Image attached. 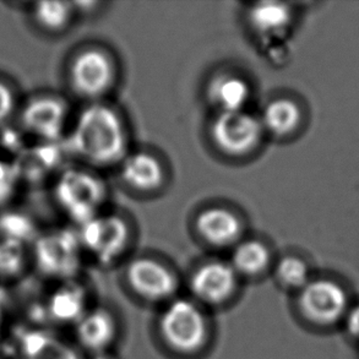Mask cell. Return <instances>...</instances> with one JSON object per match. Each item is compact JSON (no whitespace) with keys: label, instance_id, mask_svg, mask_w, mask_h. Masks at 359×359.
I'll use <instances>...</instances> for the list:
<instances>
[{"label":"cell","instance_id":"7c38bea8","mask_svg":"<svg viewBox=\"0 0 359 359\" xmlns=\"http://www.w3.org/2000/svg\"><path fill=\"white\" fill-rule=\"evenodd\" d=\"M200 236L217 247H224L238 238L242 224L231 211L221 208L206 210L196 221Z\"/></svg>","mask_w":359,"mask_h":359},{"label":"cell","instance_id":"30bf717a","mask_svg":"<svg viewBox=\"0 0 359 359\" xmlns=\"http://www.w3.org/2000/svg\"><path fill=\"white\" fill-rule=\"evenodd\" d=\"M131 288L149 301H162L172 296L177 288L175 275L160 262L137 259L128 269Z\"/></svg>","mask_w":359,"mask_h":359},{"label":"cell","instance_id":"484cf974","mask_svg":"<svg viewBox=\"0 0 359 359\" xmlns=\"http://www.w3.org/2000/svg\"><path fill=\"white\" fill-rule=\"evenodd\" d=\"M18 107V97L14 88L9 83L0 79V128L9 121L14 116Z\"/></svg>","mask_w":359,"mask_h":359},{"label":"cell","instance_id":"d4e9b609","mask_svg":"<svg viewBox=\"0 0 359 359\" xmlns=\"http://www.w3.org/2000/svg\"><path fill=\"white\" fill-rule=\"evenodd\" d=\"M20 183L19 172L14 161L0 157V208L13 200Z\"/></svg>","mask_w":359,"mask_h":359},{"label":"cell","instance_id":"8992f818","mask_svg":"<svg viewBox=\"0 0 359 359\" xmlns=\"http://www.w3.org/2000/svg\"><path fill=\"white\" fill-rule=\"evenodd\" d=\"M262 126L259 119L245 113H219L212 123L211 135L215 144L229 155H244L252 150L262 136Z\"/></svg>","mask_w":359,"mask_h":359},{"label":"cell","instance_id":"44dd1931","mask_svg":"<svg viewBox=\"0 0 359 359\" xmlns=\"http://www.w3.org/2000/svg\"><path fill=\"white\" fill-rule=\"evenodd\" d=\"M29 262L26 244L0 239V277L13 278L24 272Z\"/></svg>","mask_w":359,"mask_h":359},{"label":"cell","instance_id":"603a6c76","mask_svg":"<svg viewBox=\"0 0 359 359\" xmlns=\"http://www.w3.org/2000/svg\"><path fill=\"white\" fill-rule=\"evenodd\" d=\"M276 276L283 286L303 288L308 283V267L297 257H286L277 264Z\"/></svg>","mask_w":359,"mask_h":359},{"label":"cell","instance_id":"52a82bcc","mask_svg":"<svg viewBox=\"0 0 359 359\" xmlns=\"http://www.w3.org/2000/svg\"><path fill=\"white\" fill-rule=\"evenodd\" d=\"M81 226L78 234L81 247L103 262L114 260L129 239L126 222L118 216L98 215Z\"/></svg>","mask_w":359,"mask_h":359},{"label":"cell","instance_id":"4316f807","mask_svg":"<svg viewBox=\"0 0 359 359\" xmlns=\"http://www.w3.org/2000/svg\"><path fill=\"white\" fill-rule=\"evenodd\" d=\"M348 330L351 335L359 339V306H357L348 316Z\"/></svg>","mask_w":359,"mask_h":359},{"label":"cell","instance_id":"9a60e30c","mask_svg":"<svg viewBox=\"0 0 359 359\" xmlns=\"http://www.w3.org/2000/svg\"><path fill=\"white\" fill-rule=\"evenodd\" d=\"M123 180L134 189H156L162 183L163 170L157 158L149 154L139 152L128 156L121 167Z\"/></svg>","mask_w":359,"mask_h":359},{"label":"cell","instance_id":"277c9868","mask_svg":"<svg viewBox=\"0 0 359 359\" xmlns=\"http://www.w3.org/2000/svg\"><path fill=\"white\" fill-rule=\"evenodd\" d=\"M68 119V106L53 95H39L29 100L20 113L25 134L41 142H58Z\"/></svg>","mask_w":359,"mask_h":359},{"label":"cell","instance_id":"ba28073f","mask_svg":"<svg viewBox=\"0 0 359 359\" xmlns=\"http://www.w3.org/2000/svg\"><path fill=\"white\" fill-rule=\"evenodd\" d=\"M81 248L78 234L57 231L44 234L36 242L34 257L50 276H67L78 269Z\"/></svg>","mask_w":359,"mask_h":359},{"label":"cell","instance_id":"83f0119b","mask_svg":"<svg viewBox=\"0 0 359 359\" xmlns=\"http://www.w3.org/2000/svg\"><path fill=\"white\" fill-rule=\"evenodd\" d=\"M93 359H113L112 357H109V355H104V353H97V355L93 357Z\"/></svg>","mask_w":359,"mask_h":359},{"label":"cell","instance_id":"e0dca14e","mask_svg":"<svg viewBox=\"0 0 359 359\" xmlns=\"http://www.w3.org/2000/svg\"><path fill=\"white\" fill-rule=\"evenodd\" d=\"M291 9L283 3H257L249 10V22L252 29L267 37L281 34L291 24Z\"/></svg>","mask_w":359,"mask_h":359},{"label":"cell","instance_id":"cb8c5ba5","mask_svg":"<svg viewBox=\"0 0 359 359\" xmlns=\"http://www.w3.org/2000/svg\"><path fill=\"white\" fill-rule=\"evenodd\" d=\"M83 294L80 288L75 286L62 288L54 297V308L59 318L74 319L85 314L83 311Z\"/></svg>","mask_w":359,"mask_h":359},{"label":"cell","instance_id":"4fadbf2b","mask_svg":"<svg viewBox=\"0 0 359 359\" xmlns=\"http://www.w3.org/2000/svg\"><path fill=\"white\" fill-rule=\"evenodd\" d=\"M116 335L112 316L103 309L85 313L78 323L80 342L88 350L102 353Z\"/></svg>","mask_w":359,"mask_h":359},{"label":"cell","instance_id":"9c48e42d","mask_svg":"<svg viewBox=\"0 0 359 359\" xmlns=\"http://www.w3.org/2000/svg\"><path fill=\"white\" fill-rule=\"evenodd\" d=\"M112 62L98 49H86L74 58L70 65V83L85 97H96L112 85Z\"/></svg>","mask_w":359,"mask_h":359},{"label":"cell","instance_id":"7402d4cb","mask_svg":"<svg viewBox=\"0 0 359 359\" xmlns=\"http://www.w3.org/2000/svg\"><path fill=\"white\" fill-rule=\"evenodd\" d=\"M36 234L34 221L21 212H6L0 217V237L14 242H31Z\"/></svg>","mask_w":359,"mask_h":359},{"label":"cell","instance_id":"3957f363","mask_svg":"<svg viewBox=\"0 0 359 359\" xmlns=\"http://www.w3.org/2000/svg\"><path fill=\"white\" fill-rule=\"evenodd\" d=\"M162 337L175 351L194 353L204 346L208 337V323L204 313L193 302H172L161 316Z\"/></svg>","mask_w":359,"mask_h":359},{"label":"cell","instance_id":"ac0fdd59","mask_svg":"<svg viewBox=\"0 0 359 359\" xmlns=\"http://www.w3.org/2000/svg\"><path fill=\"white\" fill-rule=\"evenodd\" d=\"M301 121V111L296 103L286 98L273 100L264 108L262 129L276 136L290 135Z\"/></svg>","mask_w":359,"mask_h":359},{"label":"cell","instance_id":"7a4b0ae2","mask_svg":"<svg viewBox=\"0 0 359 359\" xmlns=\"http://www.w3.org/2000/svg\"><path fill=\"white\" fill-rule=\"evenodd\" d=\"M54 198L70 219L83 224L100 215L106 200V188L97 175L73 168L64 170L59 177Z\"/></svg>","mask_w":359,"mask_h":359},{"label":"cell","instance_id":"5b68a950","mask_svg":"<svg viewBox=\"0 0 359 359\" xmlns=\"http://www.w3.org/2000/svg\"><path fill=\"white\" fill-rule=\"evenodd\" d=\"M299 308L303 316L316 325H332L345 314L347 296L336 282L316 280L302 288Z\"/></svg>","mask_w":359,"mask_h":359},{"label":"cell","instance_id":"d6986e66","mask_svg":"<svg viewBox=\"0 0 359 359\" xmlns=\"http://www.w3.org/2000/svg\"><path fill=\"white\" fill-rule=\"evenodd\" d=\"M73 13V4L68 1H39L32 9V20L44 32L59 34L68 27Z\"/></svg>","mask_w":359,"mask_h":359},{"label":"cell","instance_id":"8fae6325","mask_svg":"<svg viewBox=\"0 0 359 359\" xmlns=\"http://www.w3.org/2000/svg\"><path fill=\"white\" fill-rule=\"evenodd\" d=\"M190 286L200 301L219 304L227 301L236 290L237 272L226 262H208L196 270Z\"/></svg>","mask_w":359,"mask_h":359},{"label":"cell","instance_id":"2e32d148","mask_svg":"<svg viewBox=\"0 0 359 359\" xmlns=\"http://www.w3.org/2000/svg\"><path fill=\"white\" fill-rule=\"evenodd\" d=\"M248 83L234 75H221L211 81L209 98L221 113L238 112L249 100Z\"/></svg>","mask_w":359,"mask_h":359},{"label":"cell","instance_id":"6da1fadb","mask_svg":"<svg viewBox=\"0 0 359 359\" xmlns=\"http://www.w3.org/2000/svg\"><path fill=\"white\" fill-rule=\"evenodd\" d=\"M67 147L91 163L109 165L124 157L126 131L117 113L93 104L79 116Z\"/></svg>","mask_w":359,"mask_h":359},{"label":"cell","instance_id":"5bb4252c","mask_svg":"<svg viewBox=\"0 0 359 359\" xmlns=\"http://www.w3.org/2000/svg\"><path fill=\"white\" fill-rule=\"evenodd\" d=\"M58 142H42L31 150H24L20 154V158L14 161L19 172L20 180H43L48 172L58 167L62 161L59 152Z\"/></svg>","mask_w":359,"mask_h":359},{"label":"cell","instance_id":"ffe728a7","mask_svg":"<svg viewBox=\"0 0 359 359\" xmlns=\"http://www.w3.org/2000/svg\"><path fill=\"white\" fill-rule=\"evenodd\" d=\"M270 262V252L262 243L257 241L241 243L236 248L232 257V265L234 271L254 276L266 269Z\"/></svg>","mask_w":359,"mask_h":359}]
</instances>
